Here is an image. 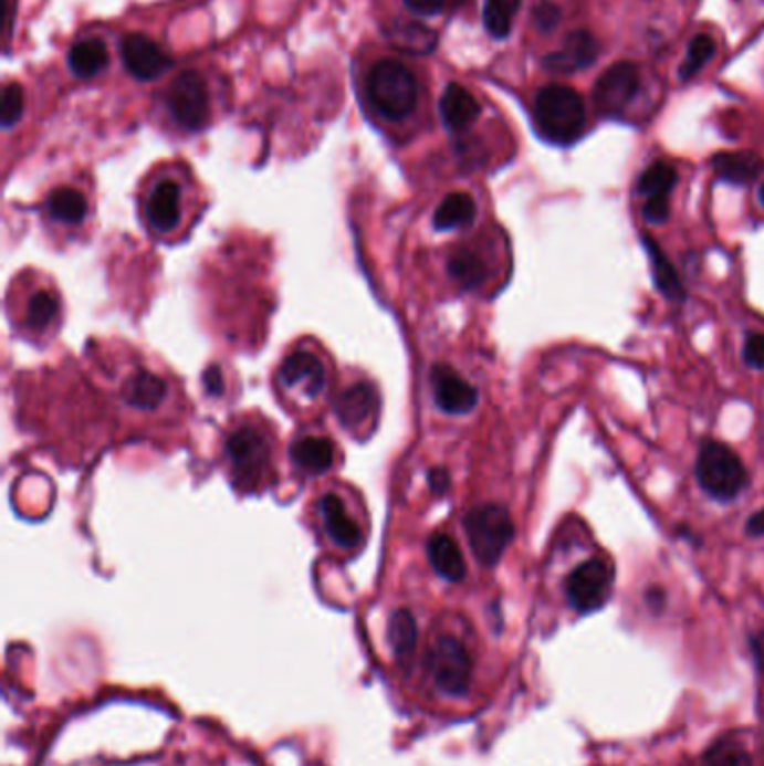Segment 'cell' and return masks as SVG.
Listing matches in <instances>:
<instances>
[{"mask_svg":"<svg viewBox=\"0 0 764 766\" xmlns=\"http://www.w3.org/2000/svg\"><path fill=\"white\" fill-rule=\"evenodd\" d=\"M464 532L473 556L484 565L493 567L509 543L514 541V523L502 504H480L471 508L464 518Z\"/></svg>","mask_w":764,"mask_h":766,"instance_id":"cell-5","label":"cell"},{"mask_svg":"<svg viewBox=\"0 0 764 766\" xmlns=\"http://www.w3.org/2000/svg\"><path fill=\"white\" fill-rule=\"evenodd\" d=\"M711 166H713L720 180H724L729 185H737V187L755 182L764 170L762 157H757L755 153H749V150L718 153L711 159Z\"/></svg>","mask_w":764,"mask_h":766,"instance_id":"cell-21","label":"cell"},{"mask_svg":"<svg viewBox=\"0 0 764 766\" xmlns=\"http://www.w3.org/2000/svg\"><path fill=\"white\" fill-rule=\"evenodd\" d=\"M224 455L238 486L259 489L272 466L270 436L257 423H240L224 442Z\"/></svg>","mask_w":764,"mask_h":766,"instance_id":"cell-3","label":"cell"},{"mask_svg":"<svg viewBox=\"0 0 764 766\" xmlns=\"http://www.w3.org/2000/svg\"><path fill=\"white\" fill-rule=\"evenodd\" d=\"M648 604H650V606H655V604L661 606V604H663V594H661L659 589H650V591H648Z\"/></svg>","mask_w":764,"mask_h":766,"instance_id":"cell-43","label":"cell"},{"mask_svg":"<svg viewBox=\"0 0 764 766\" xmlns=\"http://www.w3.org/2000/svg\"><path fill=\"white\" fill-rule=\"evenodd\" d=\"M334 410L338 421H342V426L348 433L357 438L368 436L379 415L377 388L370 381L348 384L342 392H338Z\"/></svg>","mask_w":764,"mask_h":766,"instance_id":"cell-10","label":"cell"},{"mask_svg":"<svg viewBox=\"0 0 764 766\" xmlns=\"http://www.w3.org/2000/svg\"><path fill=\"white\" fill-rule=\"evenodd\" d=\"M760 202L764 204V185H762V189H760Z\"/></svg>","mask_w":764,"mask_h":766,"instance_id":"cell-44","label":"cell"},{"mask_svg":"<svg viewBox=\"0 0 764 766\" xmlns=\"http://www.w3.org/2000/svg\"><path fill=\"white\" fill-rule=\"evenodd\" d=\"M124 403L139 412H155L159 410L168 399V384L146 368L135 370L126 377L122 386Z\"/></svg>","mask_w":764,"mask_h":766,"instance_id":"cell-16","label":"cell"},{"mask_svg":"<svg viewBox=\"0 0 764 766\" xmlns=\"http://www.w3.org/2000/svg\"><path fill=\"white\" fill-rule=\"evenodd\" d=\"M334 455H336L334 444L325 436L299 438L290 449L292 464L305 475L327 473L334 464Z\"/></svg>","mask_w":764,"mask_h":766,"instance_id":"cell-20","label":"cell"},{"mask_svg":"<svg viewBox=\"0 0 764 766\" xmlns=\"http://www.w3.org/2000/svg\"><path fill=\"white\" fill-rule=\"evenodd\" d=\"M279 388L290 401H316L327 388V366L314 350L290 353L276 375Z\"/></svg>","mask_w":764,"mask_h":766,"instance_id":"cell-7","label":"cell"},{"mask_svg":"<svg viewBox=\"0 0 764 766\" xmlns=\"http://www.w3.org/2000/svg\"><path fill=\"white\" fill-rule=\"evenodd\" d=\"M753 648H755V652H757V659L764 663V634H760V637L753 639Z\"/></svg>","mask_w":764,"mask_h":766,"instance_id":"cell-42","label":"cell"},{"mask_svg":"<svg viewBox=\"0 0 764 766\" xmlns=\"http://www.w3.org/2000/svg\"><path fill=\"white\" fill-rule=\"evenodd\" d=\"M674 185H677L674 166H670L666 161H655L641 174L637 191L646 200L648 198H668L670 191L674 189Z\"/></svg>","mask_w":764,"mask_h":766,"instance_id":"cell-31","label":"cell"},{"mask_svg":"<svg viewBox=\"0 0 764 766\" xmlns=\"http://www.w3.org/2000/svg\"><path fill=\"white\" fill-rule=\"evenodd\" d=\"M429 482H431V489H433L436 493H444V491L449 489V484H451L449 473H447L444 469H436V471L429 475Z\"/></svg>","mask_w":764,"mask_h":766,"instance_id":"cell-40","label":"cell"},{"mask_svg":"<svg viewBox=\"0 0 764 766\" xmlns=\"http://www.w3.org/2000/svg\"><path fill=\"white\" fill-rule=\"evenodd\" d=\"M146 224L157 235H174L185 218V198L176 180H159L144 202Z\"/></svg>","mask_w":764,"mask_h":766,"instance_id":"cell-13","label":"cell"},{"mask_svg":"<svg viewBox=\"0 0 764 766\" xmlns=\"http://www.w3.org/2000/svg\"><path fill=\"white\" fill-rule=\"evenodd\" d=\"M61 321V296L50 287L30 292L21 312V327L36 336L59 327Z\"/></svg>","mask_w":764,"mask_h":766,"instance_id":"cell-17","label":"cell"},{"mask_svg":"<svg viewBox=\"0 0 764 766\" xmlns=\"http://www.w3.org/2000/svg\"><path fill=\"white\" fill-rule=\"evenodd\" d=\"M119 52L126 70L139 81H153L174 65L171 56L139 32L126 34L119 43Z\"/></svg>","mask_w":764,"mask_h":766,"instance_id":"cell-14","label":"cell"},{"mask_svg":"<svg viewBox=\"0 0 764 766\" xmlns=\"http://www.w3.org/2000/svg\"><path fill=\"white\" fill-rule=\"evenodd\" d=\"M67 63H70V70L81 78L97 76L111 63L108 48L100 39L79 41L76 45H72V50L67 54Z\"/></svg>","mask_w":764,"mask_h":766,"instance_id":"cell-28","label":"cell"},{"mask_svg":"<svg viewBox=\"0 0 764 766\" xmlns=\"http://www.w3.org/2000/svg\"><path fill=\"white\" fill-rule=\"evenodd\" d=\"M25 111V95L19 83H8L3 91V126L12 128L21 122Z\"/></svg>","mask_w":764,"mask_h":766,"instance_id":"cell-34","label":"cell"},{"mask_svg":"<svg viewBox=\"0 0 764 766\" xmlns=\"http://www.w3.org/2000/svg\"><path fill=\"white\" fill-rule=\"evenodd\" d=\"M534 21L541 32H552L561 23V10L554 3H541L534 10Z\"/></svg>","mask_w":764,"mask_h":766,"instance_id":"cell-36","label":"cell"},{"mask_svg":"<svg viewBox=\"0 0 764 766\" xmlns=\"http://www.w3.org/2000/svg\"><path fill=\"white\" fill-rule=\"evenodd\" d=\"M318 516H321L325 536L338 549H357V547L364 545L366 529L357 521V516L353 514L350 506L346 504V500L338 493L329 491V493L321 495V500H318Z\"/></svg>","mask_w":764,"mask_h":766,"instance_id":"cell-12","label":"cell"},{"mask_svg":"<svg viewBox=\"0 0 764 766\" xmlns=\"http://www.w3.org/2000/svg\"><path fill=\"white\" fill-rule=\"evenodd\" d=\"M166 106L185 130H202L209 122L207 83L196 70L180 72L166 93Z\"/></svg>","mask_w":764,"mask_h":766,"instance_id":"cell-8","label":"cell"},{"mask_svg":"<svg viewBox=\"0 0 764 766\" xmlns=\"http://www.w3.org/2000/svg\"><path fill=\"white\" fill-rule=\"evenodd\" d=\"M205 386H207V390L211 395H220L222 392V372H220L218 366H213V368H209L205 372Z\"/></svg>","mask_w":764,"mask_h":766,"instance_id":"cell-39","label":"cell"},{"mask_svg":"<svg viewBox=\"0 0 764 766\" xmlns=\"http://www.w3.org/2000/svg\"><path fill=\"white\" fill-rule=\"evenodd\" d=\"M610 589H613V567L610 563L601 558H592L578 565L567 576V583H565L567 601L580 615L601 610L608 604Z\"/></svg>","mask_w":764,"mask_h":766,"instance_id":"cell-9","label":"cell"},{"mask_svg":"<svg viewBox=\"0 0 764 766\" xmlns=\"http://www.w3.org/2000/svg\"><path fill=\"white\" fill-rule=\"evenodd\" d=\"M478 99L460 83H449L440 99V115L451 133H467L480 117Z\"/></svg>","mask_w":764,"mask_h":766,"instance_id":"cell-19","label":"cell"},{"mask_svg":"<svg viewBox=\"0 0 764 766\" xmlns=\"http://www.w3.org/2000/svg\"><path fill=\"white\" fill-rule=\"evenodd\" d=\"M698 480L715 500H733L749 482L740 458L720 442H707L698 458Z\"/></svg>","mask_w":764,"mask_h":766,"instance_id":"cell-6","label":"cell"},{"mask_svg":"<svg viewBox=\"0 0 764 766\" xmlns=\"http://www.w3.org/2000/svg\"><path fill=\"white\" fill-rule=\"evenodd\" d=\"M429 560L436 569L438 576H442L444 580H451V583H460L464 576H467V563H464V556L458 547V543L447 536V534H436L431 541H429Z\"/></svg>","mask_w":764,"mask_h":766,"instance_id":"cell-27","label":"cell"},{"mask_svg":"<svg viewBox=\"0 0 764 766\" xmlns=\"http://www.w3.org/2000/svg\"><path fill=\"white\" fill-rule=\"evenodd\" d=\"M643 216L648 222L663 224L670 218V202L668 198H648L643 204Z\"/></svg>","mask_w":764,"mask_h":766,"instance_id":"cell-37","label":"cell"},{"mask_svg":"<svg viewBox=\"0 0 764 766\" xmlns=\"http://www.w3.org/2000/svg\"><path fill=\"white\" fill-rule=\"evenodd\" d=\"M386 39L406 54H431L438 48V34L417 21H393Z\"/></svg>","mask_w":764,"mask_h":766,"instance_id":"cell-25","label":"cell"},{"mask_svg":"<svg viewBox=\"0 0 764 766\" xmlns=\"http://www.w3.org/2000/svg\"><path fill=\"white\" fill-rule=\"evenodd\" d=\"M643 246H646V253H648V259H650L652 281H655L657 290L668 301H684L687 292H684L682 279H679L677 270L672 267V263L668 261V255L661 251V246L648 233H643Z\"/></svg>","mask_w":764,"mask_h":766,"instance_id":"cell-26","label":"cell"},{"mask_svg":"<svg viewBox=\"0 0 764 766\" xmlns=\"http://www.w3.org/2000/svg\"><path fill=\"white\" fill-rule=\"evenodd\" d=\"M521 10V0H486L482 21L493 39H506L512 34L514 19Z\"/></svg>","mask_w":764,"mask_h":766,"instance_id":"cell-30","label":"cell"},{"mask_svg":"<svg viewBox=\"0 0 764 766\" xmlns=\"http://www.w3.org/2000/svg\"><path fill=\"white\" fill-rule=\"evenodd\" d=\"M599 56V45L594 41V36L585 30H576L572 32L563 48L556 50L554 54H550L545 59V65L552 72H576V70H585L589 67Z\"/></svg>","mask_w":764,"mask_h":766,"instance_id":"cell-18","label":"cell"},{"mask_svg":"<svg viewBox=\"0 0 764 766\" xmlns=\"http://www.w3.org/2000/svg\"><path fill=\"white\" fill-rule=\"evenodd\" d=\"M447 272L449 279L464 292L480 290L489 279V267L484 259L471 246H460L449 255Z\"/></svg>","mask_w":764,"mask_h":766,"instance_id":"cell-23","label":"cell"},{"mask_svg":"<svg viewBox=\"0 0 764 766\" xmlns=\"http://www.w3.org/2000/svg\"><path fill=\"white\" fill-rule=\"evenodd\" d=\"M713 54H715V41L709 34L695 36L689 45V52H687L682 67H679V76H682L684 81L695 76L713 59Z\"/></svg>","mask_w":764,"mask_h":766,"instance_id":"cell-33","label":"cell"},{"mask_svg":"<svg viewBox=\"0 0 764 766\" xmlns=\"http://www.w3.org/2000/svg\"><path fill=\"white\" fill-rule=\"evenodd\" d=\"M88 198L72 187H59L45 200L48 218L63 227L81 224L88 218Z\"/></svg>","mask_w":764,"mask_h":766,"instance_id":"cell-24","label":"cell"},{"mask_svg":"<svg viewBox=\"0 0 764 766\" xmlns=\"http://www.w3.org/2000/svg\"><path fill=\"white\" fill-rule=\"evenodd\" d=\"M702 766H753V759L744 744L733 737H724L707 751Z\"/></svg>","mask_w":764,"mask_h":766,"instance_id":"cell-32","label":"cell"},{"mask_svg":"<svg viewBox=\"0 0 764 766\" xmlns=\"http://www.w3.org/2000/svg\"><path fill=\"white\" fill-rule=\"evenodd\" d=\"M368 99L384 119L401 122L417 106V81L406 65L384 59L368 74Z\"/></svg>","mask_w":764,"mask_h":766,"instance_id":"cell-4","label":"cell"},{"mask_svg":"<svg viewBox=\"0 0 764 766\" xmlns=\"http://www.w3.org/2000/svg\"><path fill=\"white\" fill-rule=\"evenodd\" d=\"M639 91V70L630 61L610 65L594 88V104L606 117L621 115Z\"/></svg>","mask_w":764,"mask_h":766,"instance_id":"cell-11","label":"cell"},{"mask_svg":"<svg viewBox=\"0 0 764 766\" xmlns=\"http://www.w3.org/2000/svg\"><path fill=\"white\" fill-rule=\"evenodd\" d=\"M475 213H478V207H475V200L469 196V193H462V191H456V193H449L440 207L436 209V216H433V227L438 231H453V229H462L467 224H471L475 220Z\"/></svg>","mask_w":764,"mask_h":766,"instance_id":"cell-29","label":"cell"},{"mask_svg":"<svg viewBox=\"0 0 764 766\" xmlns=\"http://www.w3.org/2000/svg\"><path fill=\"white\" fill-rule=\"evenodd\" d=\"M404 6L417 17H436L444 10L447 0H404Z\"/></svg>","mask_w":764,"mask_h":766,"instance_id":"cell-38","label":"cell"},{"mask_svg":"<svg viewBox=\"0 0 764 766\" xmlns=\"http://www.w3.org/2000/svg\"><path fill=\"white\" fill-rule=\"evenodd\" d=\"M744 361L755 370H764V334H749L744 344Z\"/></svg>","mask_w":764,"mask_h":766,"instance_id":"cell-35","label":"cell"},{"mask_svg":"<svg viewBox=\"0 0 764 766\" xmlns=\"http://www.w3.org/2000/svg\"><path fill=\"white\" fill-rule=\"evenodd\" d=\"M431 388L436 406L447 415H467L478 406V390L451 366L440 364L431 370Z\"/></svg>","mask_w":764,"mask_h":766,"instance_id":"cell-15","label":"cell"},{"mask_svg":"<svg viewBox=\"0 0 764 766\" xmlns=\"http://www.w3.org/2000/svg\"><path fill=\"white\" fill-rule=\"evenodd\" d=\"M534 119L545 139L554 144H574L585 128V104L576 91L552 83L536 95Z\"/></svg>","mask_w":764,"mask_h":766,"instance_id":"cell-2","label":"cell"},{"mask_svg":"<svg viewBox=\"0 0 764 766\" xmlns=\"http://www.w3.org/2000/svg\"><path fill=\"white\" fill-rule=\"evenodd\" d=\"M415 661L419 665V676L427 679V684L436 695L449 700L469 695L475 661L469 646L460 637L451 632H438L429 637L423 648L417 650Z\"/></svg>","mask_w":764,"mask_h":766,"instance_id":"cell-1","label":"cell"},{"mask_svg":"<svg viewBox=\"0 0 764 766\" xmlns=\"http://www.w3.org/2000/svg\"><path fill=\"white\" fill-rule=\"evenodd\" d=\"M746 534L753 536V538H760L764 536V508L757 511V514H753L746 523Z\"/></svg>","mask_w":764,"mask_h":766,"instance_id":"cell-41","label":"cell"},{"mask_svg":"<svg viewBox=\"0 0 764 766\" xmlns=\"http://www.w3.org/2000/svg\"><path fill=\"white\" fill-rule=\"evenodd\" d=\"M386 639L390 654L399 665H408L410 661H415L419 650V630L415 617L408 610H397L390 617Z\"/></svg>","mask_w":764,"mask_h":766,"instance_id":"cell-22","label":"cell"}]
</instances>
